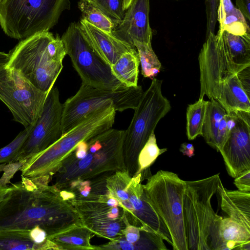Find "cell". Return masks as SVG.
Here are the masks:
<instances>
[{
    "label": "cell",
    "instance_id": "obj_1",
    "mask_svg": "<svg viewBox=\"0 0 250 250\" xmlns=\"http://www.w3.org/2000/svg\"><path fill=\"white\" fill-rule=\"evenodd\" d=\"M0 203V230H28L39 227L47 236L62 229V199L55 188L22 177Z\"/></svg>",
    "mask_w": 250,
    "mask_h": 250
},
{
    "label": "cell",
    "instance_id": "obj_2",
    "mask_svg": "<svg viewBox=\"0 0 250 250\" xmlns=\"http://www.w3.org/2000/svg\"><path fill=\"white\" fill-rule=\"evenodd\" d=\"M9 55L6 67L16 70L38 89L48 93L63 68L66 54L60 36L47 31L21 40Z\"/></svg>",
    "mask_w": 250,
    "mask_h": 250
},
{
    "label": "cell",
    "instance_id": "obj_3",
    "mask_svg": "<svg viewBox=\"0 0 250 250\" xmlns=\"http://www.w3.org/2000/svg\"><path fill=\"white\" fill-rule=\"evenodd\" d=\"M220 181L218 173L186 181L183 206L188 250H227L219 231L223 217L214 212L211 204Z\"/></svg>",
    "mask_w": 250,
    "mask_h": 250
},
{
    "label": "cell",
    "instance_id": "obj_4",
    "mask_svg": "<svg viewBox=\"0 0 250 250\" xmlns=\"http://www.w3.org/2000/svg\"><path fill=\"white\" fill-rule=\"evenodd\" d=\"M70 8L69 0H0V26L7 36L22 40L49 31Z\"/></svg>",
    "mask_w": 250,
    "mask_h": 250
},
{
    "label": "cell",
    "instance_id": "obj_5",
    "mask_svg": "<svg viewBox=\"0 0 250 250\" xmlns=\"http://www.w3.org/2000/svg\"><path fill=\"white\" fill-rule=\"evenodd\" d=\"M186 186L177 174L162 170L144 185L147 202L169 231L174 250H188L183 206Z\"/></svg>",
    "mask_w": 250,
    "mask_h": 250
},
{
    "label": "cell",
    "instance_id": "obj_6",
    "mask_svg": "<svg viewBox=\"0 0 250 250\" xmlns=\"http://www.w3.org/2000/svg\"><path fill=\"white\" fill-rule=\"evenodd\" d=\"M140 85L112 91L82 83L77 93L63 104L62 135L94 111L111 105L116 111L135 109L143 94Z\"/></svg>",
    "mask_w": 250,
    "mask_h": 250
},
{
    "label": "cell",
    "instance_id": "obj_7",
    "mask_svg": "<svg viewBox=\"0 0 250 250\" xmlns=\"http://www.w3.org/2000/svg\"><path fill=\"white\" fill-rule=\"evenodd\" d=\"M162 82L153 78L148 88L143 92L130 124L125 130L124 152L130 160L132 173L137 171L141 150L159 121L171 109L169 101L162 93Z\"/></svg>",
    "mask_w": 250,
    "mask_h": 250
},
{
    "label": "cell",
    "instance_id": "obj_8",
    "mask_svg": "<svg viewBox=\"0 0 250 250\" xmlns=\"http://www.w3.org/2000/svg\"><path fill=\"white\" fill-rule=\"evenodd\" d=\"M61 39L82 83L112 91L126 87L113 75L110 65L88 44L79 23H70Z\"/></svg>",
    "mask_w": 250,
    "mask_h": 250
},
{
    "label": "cell",
    "instance_id": "obj_9",
    "mask_svg": "<svg viewBox=\"0 0 250 250\" xmlns=\"http://www.w3.org/2000/svg\"><path fill=\"white\" fill-rule=\"evenodd\" d=\"M48 93L37 88L16 70L0 67V100L11 112L13 120L24 128L35 125Z\"/></svg>",
    "mask_w": 250,
    "mask_h": 250
},
{
    "label": "cell",
    "instance_id": "obj_10",
    "mask_svg": "<svg viewBox=\"0 0 250 250\" xmlns=\"http://www.w3.org/2000/svg\"><path fill=\"white\" fill-rule=\"evenodd\" d=\"M223 34L219 31L216 35L209 34L200 52L199 98L207 95L210 100H215L221 84L245 68L234 62Z\"/></svg>",
    "mask_w": 250,
    "mask_h": 250
},
{
    "label": "cell",
    "instance_id": "obj_11",
    "mask_svg": "<svg viewBox=\"0 0 250 250\" xmlns=\"http://www.w3.org/2000/svg\"><path fill=\"white\" fill-rule=\"evenodd\" d=\"M62 111L58 89L53 87L47 94L41 116L11 164L20 163L23 165L62 137Z\"/></svg>",
    "mask_w": 250,
    "mask_h": 250
},
{
    "label": "cell",
    "instance_id": "obj_12",
    "mask_svg": "<svg viewBox=\"0 0 250 250\" xmlns=\"http://www.w3.org/2000/svg\"><path fill=\"white\" fill-rule=\"evenodd\" d=\"M234 111L235 125L219 150L228 174L234 178L250 169V112Z\"/></svg>",
    "mask_w": 250,
    "mask_h": 250
},
{
    "label": "cell",
    "instance_id": "obj_13",
    "mask_svg": "<svg viewBox=\"0 0 250 250\" xmlns=\"http://www.w3.org/2000/svg\"><path fill=\"white\" fill-rule=\"evenodd\" d=\"M123 19L112 31L121 40L134 46V41L151 43L152 33L149 25V0H133Z\"/></svg>",
    "mask_w": 250,
    "mask_h": 250
},
{
    "label": "cell",
    "instance_id": "obj_14",
    "mask_svg": "<svg viewBox=\"0 0 250 250\" xmlns=\"http://www.w3.org/2000/svg\"><path fill=\"white\" fill-rule=\"evenodd\" d=\"M82 34L93 50L110 65L125 52L136 48L117 38L112 33L93 25L83 18L79 22Z\"/></svg>",
    "mask_w": 250,
    "mask_h": 250
},
{
    "label": "cell",
    "instance_id": "obj_15",
    "mask_svg": "<svg viewBox=\"0 0 250 250\" xmlns=\"http://www.w3.org/2000/svg\"><path fill=\"white\" fill-rule=\"evenodd\" d=\"M217 192L221 199V208L229 217L250 230V192L229 190L220 181Z\"/></svg>",
    "mask_w": 250,
    "mask_h": 250
},
{
    "label": "cell",
    "instance_id": "obj_16",
    "mask_svg": "<svg viewBox=\"0 0 250 250\" xmlns=\"http://www.w3.org/2000/svg\"><path fill=\"white\" fill-rule=\"evenodd\" d=\"M215 100L226 112L234 110L250 112V96L243 88L237 74L221 84Z\"/></svg>",
    "mask_w": 250,
    "mask_h": 250
},
{
    "label": "cell",
    "instance_id": "obj_17",
    "mask_svg": "<svg viewBox=\"0 0 250 250\" xmlns=\"http://www.w3.org/2000/svg\"><path fill=\"white\" fill-rule=\"evenodd\" d=\"M140 60L136 48L124 53L110 65L113 75L126 87L138 85Z\"/></svg>",
    "mask_w": 250,
    "mask_h": 250
},
{
    "label": "cell",
    "instance_id": "obj_18",
    "mask_svg": "<svg viewBox=\"0 0 250 250\" xmlns=\"http://www.w3.org/2000/svg\"><path fill=\"white\" fill-rule=\"evenodd\" d=\"M228 250H250V230L229 217L223 218L219 228Z\"/></svg>",
    "mask_w": 250,
    "mask_h": 250
},
{
    "label": "cell",
    "instance_id": "obj_19",
    "mask_svg": "<svg viewBox=\"0 0 250 250\" xmlns=\"http://www.w3.org/2000/svg\"><path fill=\"white\" fill-rule=\"evenodd\" d=\"M226 113L224 108L217 101L211 99L208 102L202 136L206 143L215 149L218 128Z\"/></svg>",
    "mask_w": 250,
    "mask_h": 250
},
{
    "label": "cell",
    "instance_id": "obj_20",
    "mask_svg": "<svg viewBox=\"0 0 250 250\" xmlns=\"http://www.w3.org/2000/svg\"><path fill=\"white\" fill-rule=\"evenodd\" d=\"M29 230H0V250H46L45 246L34 241Z\"/></svg>",
    "mask_w": 250,
    "mask_h": 250
},
{
    "label": "cell",
    "instance_id": "obj_21",
    "mask_svg": "<svg viewBox=\"0 0 250 250\" xmlns=\"http://www.w3.org/2000/svg\"><path fill=\"white\" fill-rule=\"evenodd\" d=\"M223 38L227 48L234 62L246 68L250 66V34L236 36L223 32Z\"/></svg>",
    "mask_w": 250,
    "mask_h": 250
},
{
    "label": "cell",
    "instance_id": "obj_22",
    "mask_svg": "<svg viewBox=\"0 0 250 250\" xmlns=\"http://www.w3.org/2000/svg\"><path fill=\"white\" fill-rule=\"evenodd\" d=\"M208 101L203 98L188 105L187 109V134L189 140H193L202 135Z\"/></svg>",
    "mask_w": 250,
    "mask_h": 250
},
{
    "label": "cell",
    "instance_id": "obj_23",
    "mask_svg": "<svg viewBox=\"0 0 250 250\" xmlns=\"http://www.w3.org/2000/svg\"><path fill=\"white\" fill-rule=\"evenodd\" d=\"M78 5L83 18L99 29L112 33L118 24L100 9L85 0H80Z\"/></svg>",
    "mask_w": 250,
    "mask_h": 250
},
{
    "label": "cell",
    "instance_id": "obj_24",
    "mask_svg": "<svg viewBox=\"0 0 250 250\" xmlns=\"http://www.w3.org/2000/svg\"><path fill=\"white\" fill-rule=\"evenodd\" d=\"M133 44L138 53L142 74L146 78H154L159 73L161 64L152 49L151 43L134 41Z\"/></svg>",
    "mask_w": 250,
    "mask_h": 250
},
{
    "label": "cell",
    "instance_id": "obj_25",
    "mask_svg": "<svg viewBox=\"0 0 250 250\" xmlns=\"http://www.w3.org/2000/svg\"><path fill=\"white\" fill-rule=\"evenodd\" d=\"M218 31L221 33L227 32L236 36L250 34L245 17L240 10L235 7L226 16L222 23L219 24Z\"/></svg>",
    "mask_w": 250,
    "mask_h": 250
},
{
    "label": "cell",
    "instance_id": "obj_26",
    "mask_svg": "<svg viewBox=\"0 0 250 250\" xmlns=\"http://www.w3.org/2000/svg\"><path fill=\"white\" fill-rule=\"evenodd\" d=\"M167 150V148H159L155 135L154 132H152L139 154L138 170L135 175L149 168L158 157Z\"/></svg>",
    "mask_w": 250,
    "mask_h": 250
},
{
    "label": "cell",
    "instance_id": "obj_27",
    "mask_svg": "<svg viewBox=\"0 0 250 250\" xmlns=\"http://www.w3.org/2000/svg\"><path fill=\"white\" fill-rule=\"evenodd\" d=\"M34 125L25 128L9 144L0 148V164H11L21 150Z\"/></svg>",
    "mask_w": 250,
    "mask_h": 250
},
{
    "label": "cell",
    "instance_id": "obj_28",
    "mask_svg": "<svg viewBox=\"0 0 250 250\" xmlns=\"http://www.w3.org/2000/svg\"><path fill=\"white\" fill-rule=\"evenodd\" d=\"M91 3L118 23L125 14L124 0H85Z\"/></svg>",
    "mask_w": 250,
    "mask_h": 250
},
{
    "label": "cell",
    "instance_id": "obj_29",
    "mask_svg": "<svg viewBox=\"0 0 250 250\" xmlns=\"http://www.w3.org/2000/svg\"><path fill=\"white\" fill-rule=\"evenodd\" d=\"M219 0H207V37L210 34H215L217 18V9Z\"/></svg>",
    "mask_w": 250,
    "mask_h": 250
},
{
    "label": "cell",
    "instance_id": "obj_30",
    "mask_svg": "<svg viewBox=\"0 0 250 250\" xmlns=\"http://www.w3.org/2000/svg\"><path fill=\"white\" fill-rule=\"evenodd\" d=\"M234 178V184L239 190L250 192V169L242 172Z\"/></svg>",
    "mask_w": 250,
    "mask_h": 250
},
{
    "label": "cell",
    "instance_id": "obj_31",
    "mask_svg": "<svg viewBox=\"0 0 250 250\" xmlns=\"http://www.w3.org/2000/svg\"><path fill=\"white\" fill-rule=\"evenodd\" d=\"M234 7L231 0H219L217 11V17L219 24L222 23L226 16L230 13Z\"/></svg>",
    "mask_w": 250,
    "mask_h": 250
},
{
    "label": "cell",
    "instance_id": "obj_32",
    "mask_svg": "<svg viewBox=\"0 0 250 250\" xmlns=\"http://www.w3.org/2000/svg\"><path fill=\"white\" fill-rule=\"evenodd\" d=\"M141 231V230L139 228L129 224L123 231V232L126 240L134 244L139 241Z\"/></svg>",
    "mask_w": 250,
    "mask_h": 250
},
{
    "label": "cell",
    "instance_id": "obj_33",
    "mask_svg": "<svg viewBox=\"0 0 250 250\" xmlns=\"http://www.w3.org/2000/svg\"><path fill=\"white\" fill-rule=\"evenodd\" d=\"M250 66L245 68L237 74V77L243 88L250 96Z\"/></svg>",
    "mask_w": 250,
    "mask_h": 250
},
{
    "label": "cell",
    "instance_id": "obj_34",
    "mask_svg": "<svg viewBox=\"0 0 250 250\" xmlns=\"http://www.w3.org/2000/svg\"><path fill=\"white\" fill-rule=\"evenodd\" d=\"M121 225L119 222L115 221L110 223L105 229L104 234L106 237L112 238L120 233Z\"/></svg>",
    "mask_w": 250,
    "mask_h": 250
},
{
    "label": "cell",
    "instance_id": "obj_35",
    "mask_svg": "<svg viewBox=\"0 0 250 250\" xmlns=\"http://www.w3.org/2000/svg\"><path fill=\"white\" fill-rule=\"evenodd\" d=\"M238 9L243 14L246 19L250 20V0H235Z\"/></svg>",
    "mask_w": 250,
    "mask_h": 250
},
{
    "label": "cell",
    "instance_id": "obj_36",
    "mask_svg": "<svg viewBox=\"0 0 250 250\" xmlns=\"http://www.w3.org/2000/svg\"><path fill=\"white\" fill-rule=\"evenodd\" d=\"M93 160V153L90 152L87 149L86 156L78 162L79 168L84 170L89 168L92 165Z\"/></svg>",
    "mask_w": 250,
    "mask_h": 250
},
{
    "label": "cell",
    "instance_id": "obj_37",
    "mask_svg": "<svg viewBox=\"0 0 250 250\" xmlns=\"http://www.w3.org/2000/svg\"><path fill=\"white\" fill-rule=\"evenodd\" d=\"M180 151L184 155L191 157L194 155V148L192 144L188 143H184L181 144L180 147Z\"/></svg>",
    "mask_w": 250,
    "mask_h": 250
},
{
    "label": "cell",
    "instance_id": "obj_38",
    "mask_svg": "<svg viewBox=\"0 0 250 250\" xmlns=\"http://www.w3.org/2000/svg\"><path fill=\"white\" fill-rule=\"evenodd\" d=\"M119 249L124 250H133L136 249L135 246L127 241L125 238L121 239L119 241Z\"/></svg>",
    "mask_w": 250,
    "mask_h": 250
},
{
    "label": "cell",
    "instance_id": "obj_39",
    "mask_svg": "<svg viewBox=\"0 0 250 250\" xmlns=\"http://www.w3.org/2000/svg\"><path fill=\"white\" fill-rule=\"evenodd\" d=\"M9 53L0 52V67L6 65L9 60Z\"/></svg>",
    "mask_w": 250,
    "mask_h": 250
},
{
    "label": "cell",
    "instance_id": "obj_40",
    "mask_svg": "<svg viewBox=\"0 0 250 250\" xmlns=\"http://www.w3.org/2000/svg\"><path fill=\"white\" fill-rule=\"evenodd\" d=\"M106 204L109 207H115L119 205L118 200L110 195L108 196Z\"/></svg>",
    "mask_w": 250,
    "mask_h": 250
},
{
    "label": "cell",
    "instance_id": "obj_41",
    "mask_svg": "<svg viewBox=\"0 0 250 250\" xmlns=\"http://www.w3.org/2000/svg\"><path fill=\"white\" fill-rule=\"evenodd\" d=\"M91 188L88 185H84L83 187L80 188V193L84 197H87L90 193Z\"/></svg>",
    "mask_w": 250,
    "mask_h": 250
},
{
    "label": "cell",
    "instance_id": "obj_42",
    "mask_svg": "<svg viewBox=\"0 0 250 250\" xmlns=\"http://www.w3.org/2000/svg\"><path fill=\"white\" fill-rule=\"evenodd\" d=\"M60 193L61 197L63 200L70 199L72 198L73 196L72 193L65 191H61Z\"/></svg>",
    "mask_w": 250,
    "mask_h": 250
},
{
    "label": "cell",
    "instance_id": "obj_43",
    "mask_svg": "<svg viewBox=\"0 0 250 250\" xmlns=\"http://www.w3.org/2000/svg\"><path fill=\"white\" fill-rule=\"evenodd\" d=\"M11 187H9L7 189L0 192V203L3 199L6 193L11 189Z\"/></svg>",
    "mask_w": 250,
    "mask_h": 250
},
{
    "label": "cell",
    "instance_id": "obj_44",
    "mask_svg": "<svg viewBox=\"0 0 250 250\" xmlns=\"http://www.w3.org/2000/svg\"><path fill=\"white\" fill-rule=\"evenodd\" d=\"M133 0H124V8L126 10Z\"/></svg>",
    "mask_w": 250,
    "mask_h": 250
}]
</instances>
